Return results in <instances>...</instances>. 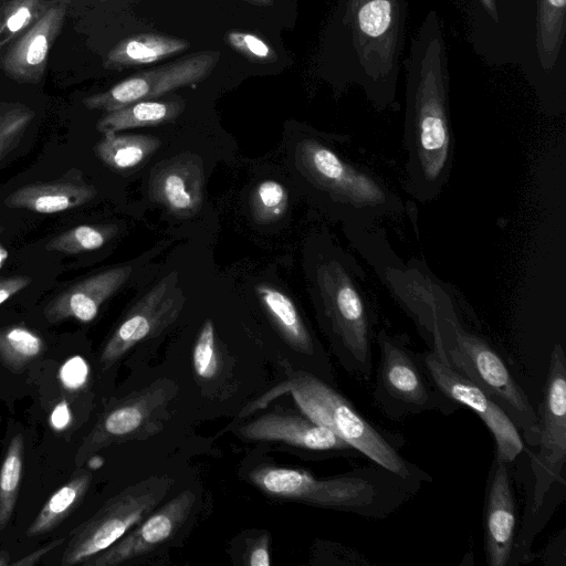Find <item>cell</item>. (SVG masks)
<instances>
[{"mask_svg": "<svg viewBox=\"0 0 566 566\" xmlns=\"http://www.w3.org/2000/svg\"><path fill=\"white\" fill-rule=\"evenodd\" d=\"M402 67L407 189L418 201L430 202L448 184L454 154L448 51L434 9L412 36Z\"/></svg>", "mask_w": 566, "mask_h": 566, "instance_id": "6da1fadb", "label": "cell"}, {"mask_svg": "<svg viewBox=\"0 0 566 566\" xmlns=\"http://www.w3.org/2000/svg\"><path fill=\"white\" fill-rule=\"evenodd\" d=\"M408 0H339L333 24L339 85L360 90L377 111L399 108Z\"/></svg>", "mask_w": 566, "mask_h": 566, "instance_id": "7a4b0ae2", "label": "cell"}, {"mask_svg": "<svg viewBox=\"0 0 566 566\" xmlns=\"http://www.w3.org/2000/svg\"><path fill=\"white\" fill-rule=\"evenodd\" d=\"M249 478L270 496L375 520L397 512L423 484L376 462L327 478H317L303 470L261 467Z\"/></svg>", "mask_w": 566, "mask_h": 566, "instance_id": "3957f363", "label": "cell"}, {"mask_svg": "<svg viewBox=\"0 0 566 566\" xmlns=\"http://www.w3.org/2000/svg\"><path fill=\"white\" fill-rule=\"evenodd\" d=\"M328 252L313 270L322 322L343 368L367 381L373 371L377 311L359 262L342 250Z\"/></svg>", "mask_w": 566, "mask_h": 566, "instance_id": "277c9868", "label": "cell"}, {"mask_svg": "<svg viewBox=\"0 0 566 566\" xmlns=\"http://www.w3.org/2000/svg\"><path fill=\"white\" fill-rule=\"evenodd\" d=\"M294 158L303 178L325 197L348 227H370L406 210L402 198L378 175L316 137L302 138L295 146Z\"/></svg>", "mask_w": 566, "mask_h": 566, "instance_id": "5b68a950", "label": "cell"}, {"mask_svg": "<svg viewBox=\"0 0 566 566\" xmlns=\"http://www.w3.org/2000/svg\"><path fill=\"white\" fill-rule=\"evenodd\" d=\"M282 390L292 395L304 415L332 430L371 462L403 478L422 483L433 481L426 470L401 454L405 439L400 434L370 421L323 378L311 373H296Z\"/></svg>", "mask_w": 566, "mask_h": 566, "instance_id": "8992f818", "label": "cell"}, {"mask_svg": "<svg viewBox=\"0 0 566 566\" xmlns=\"http://www.w3.org/2000/svg\"><path fill=\"white\" fill-rule=\"evenodd\" d=\"M379 360L373 400L385 417L399 421L422 412L450 416L461 409L431 379L422 353L415 352L408 335L378 328Z\"/></svg>", "mask_w": 566, "mask_h": 566, "instance_id": "52a82bcc", "label": "cell"}, {"mask_svg": "<svg viewBox=\"0 0 566 566\" xmlns=\"http://www.w3.org/2000/svg\"><path fill=\"white\" fill-rule=\"evenodd\" d=\"M538 449L531 455L534 475L532 497L526 514L535 515L549 493L565 486L562 475L566 462V358L559 343L551 352L543 400L538 412Z\"/></svg>", "mask_w": 566, "mask_h": 566, "instance_id": "ba28073f", "label": "cell"}, {"mask_svg": "<svg viewBox=\"0 0 566 566\" xmlns=\"http://www.w3.org/2000/svg\"><path fill=\"white\" fill-rule=\"evenodd\" d=\"M170 484L167 478H150L109 500L72 537L63 564L85 563L107 549L155 510Z\"/></svg>", "mask_w": 566, "mask_h": 566, "instance_id": "9c48e42d", "label": "cell"}, {"mask_svg": "<svg viewBox=\"0 0 566 566\" xmlns=\"http://www.w3.org/2000/svg\"><path fill=\"white\" fill-rule=\"evenodd\" d=\"M524 78L543 114L566 111V0H536L533 56Z\"/></svg>", "mask_w": 566, "mask_h": 566, "instance_id": "30bf717a", "label": "cell"}, {"mask_svg": "<svg viewBox=\"0 0 566 566\" xmlns=\"http://www.w3.org/2000/svg\"><path fill=\"white\" fill-rule=\"evenodd\" d=\"M219 52L200 51L150 70L135 73L105 92L86 96L87 109L113 112L129 104L154 99L205 80L214 69Z\"/></svg>", "mask_w": 566, "mask_h": 566, "instance_id": "8fae6325", "label": "cell"}, {"mask_svg": "<svg viewBox=\"0 0 566 566\" xmlns=\"http://www.w3.org/2000/svg\"><path fill=\"white\" fill-rule=\"evenodd\" d=\"M185 300L178 273L170 272L137 301L115 328L102 350V366L108 368L140 342L159 335L177 319Z\"/></svg>", "mask_w": 566, "mask_h": 566, "instance_id": "7c38bea8", "label": "cell"}, {"mask_svg": "<svg viewBox=\"0 0 566 566\" xmlns=\"http://www.w3.org/2000/svg\"><path fill=\"white\" fill-rule=\"evenodd\" d=\"M427 370L437 387L460 407L472 410L491 432L494 455L511 464L525 450L523 438L505 411L478 385L449 367L430 349L422 353Z\"/></svg>", "mask_w": 566, "mask_h": 566, "instance_id": "4fadbf2b", "label": "cell"}, {"mask_svg": "<svg viewBox=\"0 0 566 566\" xmlns=\"http://www.w3.org/2000/svg\"><path fill=\"white\" fill-rule=\"evenodd\" d=\"M509 463L494 455L485 485L484 553L489 566L513 564L516 544V499Z\"/></svg>", "mask_w": 566, "mask_h": 566, "instance_id": "5bb4252c", "label": "cell"}, {"mask_svg": "<svg viewBox=\"0 0 566 566\" xmlns=\"http://www.w3.org/2000/svg\"><path fill=\"white\" fill-rule=\"evenodd\" d=\"M196 494L185 490L134 526L91 562L94 566H116L146 555L170 541L188 518Z\"/></svg>", "mask_w": 566, "mask_h": 566, "instance_id": "9a60e30c", "label": "cell"}, {"mask_svg": "<svg viewBox=\"0 0 566 566\" xmlns=\"http://www.w3.org/2000/svg\"><path fill=\"white\" fill-rule=\"evenodd\" d=\"M239 434L248 440L283 442L316 453L361 455L332 430L304 413L279 410L268 412L242 426Z\"/></svg>", "mask_w": 566, "mask_h": 566, "instance_id": "2e32d148", "label": "cell"}, {"mask_svg": "<svg viewBox=\"0 0 566 566\" xmlns=\"http://www.w3.org/2000/svg\"><path fill=\"white\" fill-rule=\"evenodd\" d=\"M203 165L195 154H180L158 163L150 170L149 196L178 218H190L203 200Z\"/></svg>", "mask_w": 566, "mask_h": 566, "instance_id": "e0dca14e", "label": "cell"}, {"mask_svg": "<svg viewBox=\"0 0 566 566\" xmlns=\"http://www.w3.org/2000/svg\"><path fill=\"white\" fill-rule=\"evenodd\" d=\"M69 0L55 3L2 56V70L21 84H36L45 73L49 53L64 23Z\"/></svg>", "mask_w": 566, "mask_h": 566, "instance_id": "ac0fdd59", "label": "cell"}, {"mask_svg": "<svg viewBox=\"0 0 566 566\" xmlns=\"http://www.w3.org/2000/svg\"><path fill=\"white\" fill-rule=\"evenodd\" d=\"M132 271L129 265L113 266L77 281L48 303L45 318L50 323L70 318L92 322L103 303L125 284Z\"/></svg>", "mask_w": 566, "mask_h": 566, "instance_id": "d6986e66", "label": "cell"}, {"mask_svg": "<svg viewBox=\"0 0 566 566\" xmlns=\"http://www.w3.org/2000/svg\"><path fill=\"white\" fill-rule=\"evenodd\" d=\"M172 396V387L153 382L108 410L92 432L90 444L102 447L112 441L143 432L157 412L164 410Z\"/></svg>", "mask_w": 566, "mask_h": 566, "instance_id": "ffe728a7", "label": "cell"}, {"mask_svg": "<svg viewBox=\"0 0 566 566\" xmlns=\"http://www.w3.org/2000/svg\"><path fill=\"white\" fill-rule=\"evenodd\" d=\"M95 196V187L85 181L82 171L71 168L57 179L15 189L4 199V205L9 208L51 214L78 208Z\"/></svg>", "mask_w": 566, "mask_h": 566, "instance_id": "44dd1931", "label": "cell"}, {"mask_svg": "<svg viewBox=\"0 0 566 566\" xmlns=\"http://www.w3.org/2000/svg\"><path fill=\"white\" fill-rule=\"evenodd\" d=\"M465 24L467 41L489 66H506L500 15L495 0H450Z\"/></svg>", "mask_w": 566, "mask_h": 566, "instance_id": "7402d4cb", "label": "cell"}, {"mask_svg": "<svg viewBox=\"0 0 566 566\" xmlns=\"http://www.w3.org/2000/svg\"><path fill=\"white\" fill-rule=\"evenodd\" d=\"M504 41L506 66L528 73L534 48L536 0H495Z\"/></svg>", "mask_w": 566, "mask_h": 566, "instance_id": "603a6c76", "label": "cell"}, {"mask_svg": "<svg viewBox=\"0 0 566 566\" xmlns=\"http://www.w3.org/2000/svg\"><path fill=\"white\" fill-rule=\"evenodd\" d=\"M254 291L285 343L300 354L317 356V345L290 296L269 283L256 284Z\"/></svg>", "mask_w": 566, "mask_h": 566, "instance_id": "cb8c5ba5", "label": "cell"}, {"mask_svg": "<svg viewBox=\"0 0 566 566\" xmlns=\"http://www.w3.org/2000/svg\"><path fill=\"white\" fill-rule=\"evenodd\" d=\"M189 46L186 40L158 33H140L125 38L106 55L104 66L112 71L159 62Z\"/></svg>", "mask_w": 566, "mask_h": 566, "instance_id": "d4e9b609", "label": "cell"}, {"mask_svg": "<svg viewBox=\"0 0 566 566\" xmlns=\"http://www.w3.org/2000/svg\"><path fill=\"white\" fill-rule=\"evenodd\" d=\"M184 108L185 101L179 97L167 101H139L105 113L96 123V129L104 135L130 128L156 126L174 120Z\"/></svg>", "mask_w": 566, "mask_h": 566, "instance_id": "484cf974", "label": "cell"}, {"mask_svg": "<svg viewBox=\"0 0 566 566\" xmlns=\"http://www.w3.org/2000/svg\"><path fill=\"white\" fill-rule=\"evenodd\" d=\"M160 146L150 135L108 133L95 144L96 157L107 167L126 171L144 164Z\"/></svg>", "mask_w": 566, "mask_h": 566, "instance_id": "4316f807", "label": "cell"}, {"mask_svg": "<svg viewBox=\"0 0 566 566\" xmlns=\"http://www.w3.org/2000/svg\"><path fill=\"white\" fill-rule=\"evenodd\" d=\"M91 480L92 475L84 472L55 491L29 526L27 534L29 536L41 535L59 525L80 503Z\"/></svg>", "mask_w": 566, "mask_h": 566, "instance_id": "83f0119b", "label": "cell"}, {"mask_svg": "<svg viewBox=\"0 0 566 566\" xmlns=\"http://www.w3.org/2000/svg\"><path fill=\"white\" fill-rule=\"evenodd\" d=\"M56 0H6L0 6V51L12 45Z\"/></svg>", "mask_w": 566, "mask_h": 566, "instance_id": "f1b7e54d", "label": "cell"}, {"mask_svg": "<svg viewBox=\"0 0 566 566\" xmlns=\"http://www.w3.org/2000/svg\"><path fill=\"white\" fill-rule=\"evenodd\" d=\"M45 343L39 334L22 325L0 328V360L18 370L39 357Z\"/></svg>", "mask_w": 566, "mask_h": 566, "instance_id": "f546056e", "label": "cell"}, {"mask_svg": "<svg viewBox=\"0 0 566 566\" xmlns=\"http://www.w3.org/2000/svg\"><path fill=\"white\" fill-rule=\"evenodd\" d=\"M117 231L116 224L76 226L49 240L45 250L65 254L94 251L107 243Z\"/></svg>", "mask_w": 566, "mask_h": 566, "instance_id": "4dcf8cb0", "label": "cell"}, {"mask_svg": "<svg viewBox=\"0 0 566 566\" xmlns=\"http://www.w3.org/2000/svg\"><path fill=\"white\" fill-rule=\"evenodd\" d=\"M23 438L17 433L10 441L0 468V531L9 523L22 473Z\"/></svg>", "mask_w": 566, "mask_h": 566, "instance_id": "1f68e13d", "label": "cell"}, {"mask_svg": "<svg viewBox=\"0 0 566 566\" xmlns=\"http://www.w3.org/2000/svg\"><path fill=\"white\" fill-rule=\"evenodd\" d=\"M289 206V191L279 181L268 179L259 182L250 196V210L258 224L277 221Z\"/></svg>", "mask_w": 566, "mask_h": 566, "instance_id": "d6a6232c", "label": "cell"}, {"mask_svg": "<svg viewBox=\"0 0 566 566\" xmlns=\"http://www.w3.org/2000/svg\"><path fill=\"white\" fill-rule=\"evenodd\" d=\"M35 113L18 102H0V161L20 144Z\"/></svg>", "mask_w": 566, "mask_h": 566, "instance_id": "836d02e7", "label": "cell"}, {"mask_svg": "<svg viewBox=\"0 0 566 566\" xmlns=\"http://www.w3.org/2000/svg\"><path fill=\"white\" fill-rule=\"evenodd\" d=\"M193 368L198 377L208 379L214 376L218 367L216 334L211 319H206L193 347Z\"/></svg>", "mask_w": 566, "mask_h": 566, "instance_id": "e575fe53", "label": "cell"}, {"mask_svg": "<svg viewBox=\"0 0 566 566\" xmlns=\"http://www.w3.org/2000/svg\"><path fill=\"white\" fill-rule=\"evenodd\" d=\"M231 48L254 63H271L276 59L273 49L253 33L232 31L227 34Z\"/></svg>", "mask_w": 566, "mask_h": 566, "instance_id": "d590c367", "label": "cell"}, {"mask_svg": "<svg viewBox=\"0 0 566 566\" xmlns=\"http://www.w3.org/2000/svg\"><path fill=\"white\" fill-rule=\"evenodd\" d=\"M87 375V364L80 356L67 359L60 369L61 382L70 390H76L83 387L86 382Z\"/></svg>", "mask_w": 566, "mask_h": 566, "instance_id": "8d00e7d4", "label": "cell"}, {"mask_svg": "<svg viewBox=\"0 0 566 566\" xmlns=\"http://www.w3.org/2000/svg\"><path fill=\"white\" fill-rule=\"evenodd\" d=\"M32 277L28 275H12L0 277V305L28 287Z\"/></svg>", "mask_w": 566, "mask_h": 566, "instance_id": "74e56055", "label": "cell"}, {"mask_svg": "<svg viewBox=\"0 0 566 566\" xmlns=\"http://www.w3.org/2000/svg\"><path fill=\"white\" fill-rule=\"evenodd\" d=\"M270 563L269 541L262 538L250 549L248 564L251 566H269Z\"/></svg>", "mask_w": 566, "mask_h": 566, "instance_id": "f35d334b", "label": "cell"}, {"mask_svg": "<svg viewBox=\"0 0 566 566\" xmlns=\"http://www.w3.org/2000/svg\"><path fill=\"white\" fill-rule=\"evenodd\" d=\"M71 422V412L65 402L56 405L51 413V424L56 430L65 429Z\"/></svg>", "mask_w": 566, "mask_h": 566, "instance_id": "ab89813d", "label": "cell"}, {"mask_svg": "<svg viewBox=\"0 0 566 566\" xmlns=\"http://www.w3.org/2000/svg\"><path fill=\"white\" fill-rule=\"evenodd\" d=\"M59 543H61V541H56L50 545H46L45 547L24 557L23 559L12 563V565H33L42 557V555L46 554L49 551H51L53 547H55Z\"/></svg>", "mask_w": 566, "mask_h": 566, "instance_id": "60d3db41", "label": "cell"}, {"mask_svg": "<svg viewBox=\"0 0 566 566\" xmlns=\"http://www.w3.org/2000/svg\"><path fill=\"white\" fill-rule=\"evenodd\" d=\"M7 256H8L7 251L2 247H0V268H1L2 263L4 262V260L7 259Z\"/></svg>", "mask_w": 566, "mask_h": 566, "instance_id": "b9f144b4", "label": "cell"}, {"mask_svg": "<svg viewBox=\"0 0 566 566\" xmlns=\"http://www.w3.org/2000/svg\"><path fill=\"white\" fill-rule=\"evenodd\" d=\"M8 564H9L8 555L4 553H0V566L8 565Z\"/></svg>", "mask_w": 566, "mask_h": 566, "instance_id": "7bdbcfd3", "label": "cell"}, {"mask_svg": "<svg viewBox=\"0 0 566 566\" xmlns=\"http://www.w3.org/2000/svg\"><path fill=\"white\" fill-rule=\"evenodd\" d=\"M253 2L260 3V4H271L272 0H251Z\"/></svg>", "mask_w": 566, "mask_h": 566, "instance_id": "ee69618b", "label": "cell"}, {"mask_svg": "<svg viewBox=\"0 0 566 566\" xmlns=\"http://www.w3.org/2000/svg\"><path fill=\"white\" fill-rule=\"evenodd\" d=\"M2 231V229L0 228V232Z\"/></svg>", "mask_w": 566, "mask_h": 566, "instance_id": "f6af8a7d", "label": "cell"}]
</instances>
